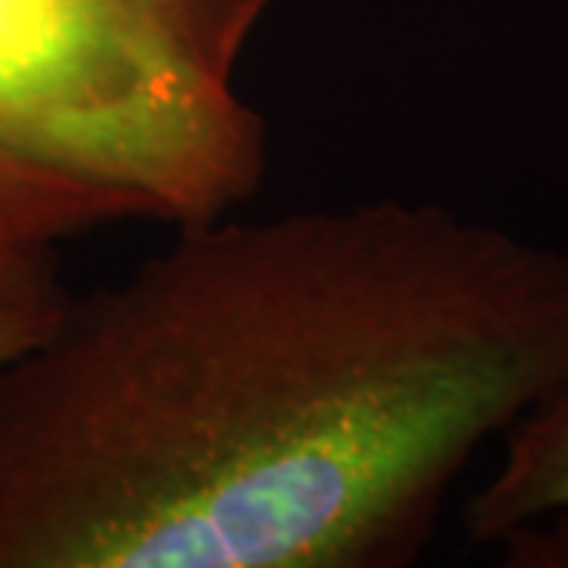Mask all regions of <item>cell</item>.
Returning <instances> with one entry per match:
<instances>
[{
    "instance_id": "6da1fadb",
    "label": "cell",
    "mask_w": 568,
    "mask_h": 568,
    "mask_svg": "<svg viewBox=\"0 0 568 568\" xmlns=\"http://www.w3.org/2000/svg\"><path fill=\"white\" fill-rule=\"evenodd\" d=\"M568 373V253L443 203L171 231L0 369V568H402Z\"/></svg>"
},
{
    "instance_id": "7a4b0ae2",
    "label": "cell",
    "mask_w": 568,
    "mask_h": 568,
    "mask_svg": "<svg viewBox=\"0 0 568 568\" xmlns=\"http://www.w3.org/2000/svg\"><path fill=\"white\" fill-rule=\"evenodd\" d=\"M272 0H0V246L241 212L268 174L244 63Z\"/></svg>"
},
{
    "instance_id": "3957f363",
    "label": "cell",
    "mask_w": 568,
    "mask_h": 568,
    "mask_svg": "<svg viewBox=\"0 0 568 568\" xmlns=\"http://www.w3.org/2000/svg\"><path fill=\"white\" fill-rule=\"evenodd\" d=\"M499 465L467 496L465 530L477 544L568 508V373L508 426Z\"/></svg>"
},
{
    "instance_id": "277c9868",
    "label": "cell",
    "mask_w": 568,
    "mask_h": 568,
    "mask_svg": "<svg viewBox=\"0 0 568 568\" xmlns=\"http://www.w3.org/2000/svg\"><path fill=\"white\" fill-rule=\"evenodd\" d=\"M73 297L58 246H0V369L48 342Z\"/></svg>"
},
{
    "instance_id": "5b68a950",
    "label": "cell",
    "mask_w": 568,
    "mask_h": 568,
    "mask_svg": "<svg viewBox=\"0 0 568 568\" xmlns=\"http://www.w3.org/2000/svg\"><path fill=\"white\" fill-rule=\"evenodd\" d=\"M499 544L508 566H568V508L515 528Z\"/></svg>"
}]
</instances>
